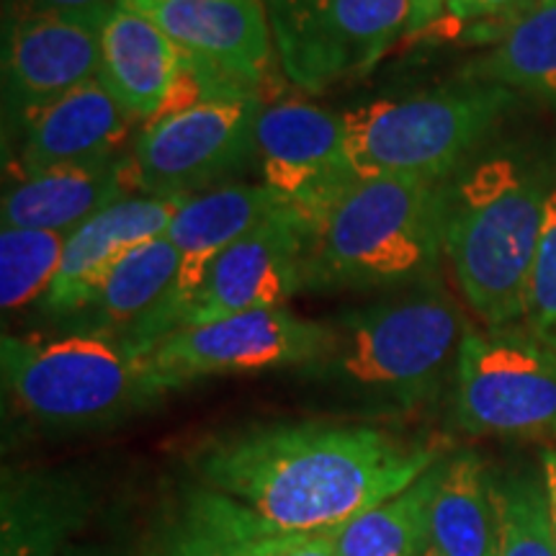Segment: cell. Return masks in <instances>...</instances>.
Returning <instances> with one entry per match:
<instances>
[{
    "instance_id": "obj_21",
    "label": "cell",
    "mask_w": 556,
    "mask_h": 556,
    "mask_svg": "<svg viewBox=\"0 0 556 556\" xmlns=\"http://www.w3.org/2000/svg\"><path fill=\"white\" fill-rule=\"evenodd\" d=\"M426 556H497L492 471L475 451L443 458L430 503Z\"/></svg>"
},
{
    "instance_id": "obj_22",
    "label": "cell",
    "mask_w": 556,
    "mask_h": 556,
    "mask_svg": "<svg viewBox=\"0 0 556 556\" xmlns=\"http://www.w3.org/2000/svg\"><path fill=\"white\" fill-rule=\"evenodd\" d=\"M178 266V250L165 238H155L129 250L109 270L86 309L73 317L78 319L75 330L106 332V336L129 332L139 319H144L157 307L160 299L168 294L176 281Z\"/></svg>"
},
{
    "instance_id": "obj_18",
    "label": "cell",
    "mask_w": 556,
    "mask_h": 556,
    "mask_svg": "<svg viewBox=\"0 0 556 556\" xmlns=\"http://www.w3.org/2000/svg\"><path fill=\"white\" fill-rule=\"evenodd\" d=\"M281 212L289 208L266 184H225L186 199L163 235L180 255L176 281L148 317L178 307L199 287L214 258Z\"/></svg>"
},
{
    "instance_id": "obj_10",
    "label": "cell",
    "mask_w": 556,
    "mask_h": 556,
    "mask_svg": "<svg viewBox=\"0 0 556 556\" xmlns=\"http://www.w3.org/2000/svg\"><path fill=\"white\" fill-rule=\"evenodd\" d=\"M307 227L291 212L268 219L212 261L204 278L178 307L137 323L122 340L142 353L170 332L253 309L287 307L304 289L302 263Z\"/></svg>"
},
{
    "instance_id": "obj_31",
    "label": "cell",
    "mask_w": 556,
    "mask_h": 556,
    "mask_svg": "<svg viewBox=\"0 0 556 556\" xmlns=\"http://www.w3.org/2000/svg\"><path fill=\"white\" fill-rule=\"evenodd\" d=\"M114 0H5V9H34V11H62V13H101Z\"/></svg>"
},
{
    "instance_id": "obj_14",
    "label": "cell",
    "mask_w": 556,
    "mask_h": 556,
    "mask_svg": "<svg viewBox=\"0 0 556 556\" xmlns=\"http://www.w3.org/2000/svg\"><path fill=\"white\" fill-rule=\"evenodd\" d=\"M150 18L227 86L263 103L283 73L263 0H116Z\"/></svg>"
},
{
    "instance_id": "obj_28",
    "label": "cell",
    "mask_w": 556,
    "mask_h": 556,
    "mask_svg": "<svg viewBox=\"0 0 556 556\" xmlns=\"http://www.w3.org/2000/svg\"><path fill=\"white\" fill-rule=\"evenodd\" d=\"M520 328L531 332L539 343L556 353V178L552 180L544 204V225L528 278L526 312Z\"/></svg>"
},
{
    "instance_id": "obj_6",
    "label": "cell",
    "mask_w": 556,
    "mask_h": 556,
    "mask_svg": "<svg viewBox=\"0 0 556 556\" xmlns=\"http://www.w3.org/2000/svg\"><path fill=\"white\" fill-rule=\"evenodd\" d=\"M518 93L458 78L402 99L343 111L345 148L358 178L448 184L495 135Z\"/></svg>"
},
{
    "instance_id": "obj_12",
    "label": "cell",
    "mask_w": 556,
    "mask_h": 556,
    "mask_svg": "<svg viewBox=\"0 0 556 556\" xmlns=\"http://www.w3.org/2000/svg\"><path fill=\"white\" fill-rule=\"evenodd\" d=\"M261 184L307 227L317 225L330 206L356 184L345 148L343 114L302 99H281L261 109L258 127Z\"/></svg>"
},
{
    "instance_id": "obj_27",
    "label": "cell",
    "mask_w": 556,
    "mask_h": 556,
    "mask_svg": "<svg viewBox=\"0 0 556 556\" xmlns=\"http://www.w3.org/2000/svg\"><path fill=\"white\" fill-rule=\"evenodd\" d=\"M67 235L50 229L3 227L0 232V304L16 312L41 302L58 276Z\"/></svg>"
},
{
    "instance_id": "obj_15",
    "label": "cell",
    "mask_w": 556,
    "mask_h": 556,
    "mask_svg": "<svg viewBox=\"0 0 556 556\" xmlns=\"http://www.w3.org/2000/svg\"><path fill=\"white\" fill-rule=\"evenodd\" d=\"M101 13L5 9L3 93L9 119L99 78Z\"/></svg>"
},
{
    "instance_id": "obj_5",
    "label": "cell",
    "mask_w": 556,
    "mask_h": 556,
    "mask_svg": "<svg viewBox=\"0 0 556 556\" xmlns=\"http://www.w3.org/2000/svg\"><path fill=\"white\" fill-rule=\"evenodd\" d=\"M446 184L356 180L307 232L302 281L315 291L433 283L443 255Z\"/></svg>"
},
{
    "instance_id": "obj_26",
    "label": "cell",
    "mask_w": 556,
    "mask_h": 556,
    "mask_svg": "<svg viewBox=\"0 0 556 556\" xmlns=\"http://www.w3.org/2000/svg\"><path fill=\"white\" fill-rule=\"evenodd\" d=\"M497 556H556L552 505L544 477L531 469L492 471Z\"/></svg>"
},
{
    "instance_id": "obj_9",
    "label": "cell",
    "mask_w": 556,
    "mask_h": 556,
    "mask_svg": "<svg viewBox=\"0 0 556 556\" xmlns=\"http://www.w3.org/2000/svg\"><path fill=\"white\" fill-rule=\"evenodd\" d=\"M283 80L304 93L361 80L409 29L407 0H263Z\"/></svg>"
},
{
    "instance_id": "obj_1",
    "label": "cell",
    "mask_w": 556,
    "mask_h": 556,
    "mask_svg": "<svg viewBox=\"0 0 556 556\" xmlns=\"http://www.w3.org/2000/svg\"><path fill=\"white\" fill-rule=\"evenodd\" d=\"M446 441L348 417L253 422L201 438L186 454L197 484L281 536L336 533L446 456Z\"/></svg>"
},
{
    "instance_id": "obj_34",
    "label": "cell",
    "mask_w": 556,
    "mask_h": 556,
    "mask_svg": "<svg viewBox=\"0 0 556 556\" xmlns=\"http://www.w3.org/2000/svg\"><path fill=\"white\" fill-rule=\"evenodd\" d=\"M541 477H544L546 495L552 510H556V448H548L541 454Z\"/></svg>"
},
{
    "instance_id": "obj_17",
    "label": "cell",
    "mask_w": 556,
    "mask_h": 556,
    "mask_svg": "<svg viewBox=\"0 0 556 556\" xmlns=\"http://www.w3.org/2000/svg\"><path fill=\"white\" fill-rule=\"evenodd\" d=\"M189 197H144L135 193L83 222L67 235L65 255L39 307L50 317H78L109 270L129 250L163 238L170 219Z\"/></svg>"
},
{
    "instance_id": "obj_13",
    "label": "cell",
    "mask_w": 556,
    "mask_h": 556,
    "mask_svg": "<svg viewBox=\"0 0 556 556\" xmlns=\"http://www.w3.org/2000/svg\"><path fill=\"white\" fill-rule=\"evenodd\" d=\"M99 34V80L135 122L150 124L206 96L238 90L222 83L150 18L116 0L101 13Z\"/></svg>"
},
{
    "instance_id": "obj_36",
    "label": "cell",
    "mask_w": 556,
    "mask_h": 556,
    "mask_svg": "<svg viewBox=\"0 0 556 556\" xmlns=\"http://www.w3.org/2000/svg\"><path fill=\"white\" fill-rule=\"evenodd\" d=\"M539 3H552V0H539Z\"/></svg>"
},
{
    "instance_id": "obj_3",
    "label": "cell",
    "mask_w": 556,
    "mask_h": 556,
    "mask_svg": "<svg viewBox=\"0 0 556 556\" xmlns=\"http://www.w3.org/2000/svg\"><path fill=\"white\" fill-rule=\"evenodd\" d=\"M552 180L531 157L497 150L446 184L443 255L484 328L523 323Z\"/></svg>"
},
{
    "instance_id": "obj_33",
    "label": "cell",
    "mask_w": 556,
    "mask_h": 556,
    "mask_svg": "<svg viewBox=\"0 0 556 556\" xmlns=\"http://www.w3.org/2000/svg\"><path fill=\"white\" fill-rule=\"evenodd\" d=\"M62 556H131L127 546L114 541H75Z\"/></svg>"
},
{
    "instance_id": "obj_30",
    "label": "cell",
    "mask_w": 556,
    "mask_h": 556,
    "mask_svg": "<svg viewBox=\"0 0 556 556\" xmlns=\"http://www.w3.org/2000/svg\"><path fill=\"white\" fill-rule=\"evenodd\" d=\"M268 556H338L332 533L325 536H281Z\"/></svg>"
},
{
    "instance_id": "obj_35",
    "label": "cell",
    "mask_w": 556,
    "mask_h": 556,
    "mask_svg": "<svg viewBox=\"0 0 556 556\" xmlns=\"http://www.w3.org/2000/svg\"><path fill=\"white\" fill-rule=\"evenodd\" d=\"M552 520H554V541H556V510H552Z\"/></svg>"
},
{
    "instance_id": "obj_7",
    "label": "cell",
    "mask_w": 556,
    "mask_h": 556,
    "mask_svg": "<svg viewBox=\"0 0 556 556\" xmlns=\"http://www.w3.org/2000/svg\"><path fill=\"white\" fill-rule=\"evenodd\" d=\"M451 409L467 435L556 441V353L520 325L469 328Z\"/></svg>"
},
{
    "instance_id": "obj_24",
    "label": "cell",
    "mask_w": 556,
    "mask_h": 556,
    "mask_svg": "<svg viewBox=\"0 0 556 556\" xmlns=\"http://www.w3.org/2000/svg\"><path fill=\"white\" fill-rule=\"evenodd\" d=\"M278 539L245 507L197 484L152 556H268Z\"/></svg>"
},
{
    "instance_id": "obj_25",
    "label": "cell",
    "mask_w": 556,
    "mask_h": 556,
    "mask_svg": "<svg viewBox=\"0 0 556 556\" xmlns=\"http://www.w3.org/2000/svg\"><path fill=\"white\" fill-rule=\"evenodd\" d=\"M446 458V456H443ZM384 503L368 507L332 533L338 556H426L430 503L441 477V464Z\"/></svg>"
},
{
    "instance_id": "obj_23",
    "label": "cell",
    "mask_w": 556,
    "mask_h": 556,
    "mask_svg": "<svg viewBox=\"0 0 556 556\" xmlns=\"http://www.w3.org/2000/svg\"><path fill=\"white\" fill-rule=\"evenodd\" d=\"M462 78L503 86L556 109V0L533 5L490 50L464 65Z\"/></svg>"
},
{
    "instance_id": "obj_4",
    "label": "cell",
    "mask_w": 556,
    "mask_h": 556,
    "mask_svg": "<svg viewBox=\"0 0 556 556\" xmlns=\"http://www.w3.org/2000/svg\"><path fill=\"white\" fill-rule=\"evenodd\" d=\"M5 413L45 435L119 426L168 394L148 358L122 336L73 330L67 336L0 340Z\"/></svg>"
},
{
    "instance_id": "obj_29",
    "label": "cell",
    "mask_w": 556,
    "mask_h": 556,
    "mask_svg": "<svg viewBox=\"0 0 556 556\" xmlns=\"http://www.w3.org/2000/svg\"><path fill=\"white\" fill-rule=\"evenodd\" d=\"M539 0H443V18L433 34H458L495 45Z\"/></svg>"
},
{
    "instance_id": "obj_19",
    "label": "cell",
    "mask_w": 556,
    "mask_h": 556,
    "mask_svg": "<svg viewBox=\"0 0 556 556\" xmlns=\"http://www.w3.org/2000/svg\"><path fill=\"white\" fill-rule=\"evenodd\" d=\"M96 497L80 471L9 469L0 490V556H62L88 528Z\"/></svg>"
},
{
    "instance_id": "obj_16",
    "label": "cell",
    "mask_w": 556,
    "mask_h": 556,
    "mask_svg": "<svg viewBox=\"0 0 556 556\" xmlns=\"http://www.w3.org/2000/svg\"><path fill=\"white\" fill-rule=\"evenodd\" d=\"M131 122L99 78L26 109L11 119L16 137L9 160L11 178L116 157Z\"/></svg>"
},
{
    "instance_id": "obj_8",
    "label": "cell",
    "mask_w": 556,
    "mask_h": 556,
    "mask_svg": "<svg viewBox=\"0 0 556 556\" xmlns=\"http://www.w3.org/2000/svg\"><path fill=\"white\" fill-rule=\"evenodd\" d=\"M242 90L206 96L191 106L144 124L127 157L131 193L197 197L258 157L255 127L261 109Z\"/></svg>"
},
{
    "instance_id": "obj_2",
    "label": "cell",
    "mask_w": 556,
    "mask_h": 556,
    "mask_svg": "<svg viewBox=\"0 0 556 556\" xmlns=\"http://www.w3.org/2000/svg\"><path fill=\"white\" fill-rule=\"evenodd\" d=\"M328 353L299 379L348 420L394 422L435 405L454 384L469 325L438 283L340 315Z\"/></svg>"
},
{
    "instance_id": "obj_32",
    "label": "cell",
    "mask_w": 556,
    "mask_h": 556,
    "mask_svg": "<svg viewBox=\"0 0 556 556\" xmlns=\"http://www.w3.org/2000/svg\"><path fill=\"white\" fill-rule=\"evenodd\" d=\"M409 3V29L407 37H428L443 18V0H407Z\"/></svg>"
},
{
    "instance_id": "obj_20",
    "label": "cell",
    "mask_w": 556,
    "mask_h": 556,
    "mask_svg": "<svg viewBox=\"0 0 556 556\" xmlns=\"http://www.w3.org/2000/svg\"><path fill=\"white\" fill-rule=\"evenodd\" d=\"M135 197L127 176V157L65 165L16 178L3 193V227L50 229L70 235L83 222Z\"/></svg>"
},
{
    "instance_id": "obj_11",
    "label": "cell",
    "mask_w": 556,
    "mask_h": 556,
    "mask_svg": "<svg viewBox=\"0 0 556 556\" xmlns=\"http://www.w3.org/2000/svg\"><path fill=\"white\" fill-rule=\"evenodd\" d=\"M332 323L296 315L289 307L253 309L170 332L144 351L152 374L168 392L193 381L276 368H304L328 353Z\"/></svg>"
}]
</instances>
